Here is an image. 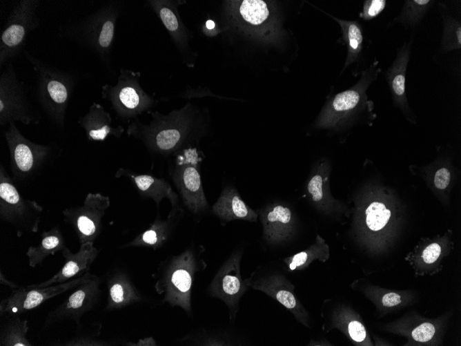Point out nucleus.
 Listing matches in <instances>:
<instances>
[{"label": "nucleus", "instance_id": "nucleus-36", "mask_svg": "<svg viewBox=\"0 0 461 346\" xmlns=\"http://www.w3.org/2000/svg\"><path fill=\"white\" fill-rule=\"evenodd\" d=\"M442 47L446 50L460 48L461 46V25L453 19H444V30Z\"/></svg>", "mask_w": 461, "mask_h": 346}, {"label": "nucleus", "instance_id": "nucleus-9", "mask_svg": "<svg viewBox=\"0 0 461 346\" xmlns=\"http://www.w3.org/2000/svg\"><path fill=\"white\" fill-rule=\"evenodd\" d=\"M195 153L179 157L169 168V175L185 208L194 215L204 213L208 209L202 182Z\"/></svg>", "mask_w": 461, "mask_h": 346}, {"label": "nucleus", "instance_id": "nucleus-41", "mask_svg": "<svg viewBox=\"0 0 461 346\" xmlns=\"http://www.w3.org/2000/svg\"><path fill=\"white\" fill-rule=\"evenodd\" d=\"M136 345H156V343L152 338H144L139 340Z\"/></svg>", "mask_w": 461, "mask_h": 346}, {"label": "nucleus", "instance_id": "nucleus-14", "mask_svg": "<svg viewBox=\"0 0 461 346\" xmlns=\"http://www.w3.org/2000/svg\"><path fill=\"white\" fill-rule=\"evenodd\" d=\"M92 276L89 272H86L75 279L46 287H28V286L17 287L12 290L8 298L1 301L0 314L1 316L3 315L19 316L40 306L52 298L76 288L90 279Z\"/></svg>", "mask_w": 461, "mask_h": 346}, {"label": "nucleus", "instance_id": "nucleus-23", "mask_svg": "<svg viewBox=\"0 0 461 346\" xmlns=\"http://www.w3.org/2000/svg\"><path fill=\"white\" fill-rule=\"evenodd\" d=\"M371 76V74L369 78L362 80L354 88L336 95L322 113L319 126H335L343 117L359 107L366 97L365 90L372 81Z\"/></svg>", "mask_w": 461, "mask_h": 346}, {"label": "nucleus", "instance_id": "nucleus-28", "mask_svg": "<svg viewBox=\"0 0 461 346\" xmlns=\"http://www.w3.org/2000/svg\"><path fill=\"white\" fill-rule=\"evenodd\" d=\"M103 97H108L118 113L132 116L148 107V99L133 84H124L118 89L103 87Z\"/></svg>", "mask_w": 461, "mask_h": 346}, {"label": "nucleus", "instance_id": "nucleus-30", "mask_svg": "<svg viewBox=\"0 0 461 346\" xmlns=\"http://www.w3.org/2000/svg\"><path fill=\"white\" fill-rule=\"evenodd\" d=\"M65 240L60 229L55 227L41 234V241L37 246H30L26 251L30 267L41 264L49 256L65 247Z\"/></svg>", "mask_w": 461, "mask_h": 346}, {"label": "nucleus", "instance_id": "nucleus-33", "mask_svg": "<svg viewBox=\"0 0 461 346\" xmlns=\"http://www.w3.org/2000/svg\"><path fill=\"white\" fill-rule=\"evenodd\" d=\"M349 47L347 63L354 60L362 48L363 35L358 23L354 21H339Z\"/></svg>", "mask_w": 461, "mask_h": 346}, {"label": "nucleus", "instance_id": "nucleus-38", "mask_svg": "<svg viewBox=\"0 0 461 346\" xmlns=\"http://www.w3.org/2000/svg\"><path fill=\"white\" fill-rule=\"evenodd\" d=\"M451 173L447 167L440 168L433 177V186L438 191L445 192L451 183Z\"/></svg>", "mask_w": 461, "mask_h": 346}, {"label": "nucleus", "instance_id": "nucleus-17", "mask_svg": "<svg viewBox=\"0 0 461 346\" xmlns=\"http://www.w3.org/2000/svg\"><path fill=\"white\" fill-rule=\"evenodd\" d=\"M322 329L328 333L332 329L340 331L356 346H373L370 334L360 314L352 307L336 302L322 312Z\"/></svg>", "mask_w": 461, "mask_h": 346}, {"label": "nucleus", "instance_id": "nucleus-3", "mask_svg": "<svg viewBox=\"0 0 461 346\" xmlns=\"http://www.w3.org/2000/svg\"><path fill=\"white\" fill-rule=\"evenodd\" d=\"M397 218L396 208L384 196L361 199L356 204L354 217L358 240L373 253L384 251L393 236Z\"/></svg>", "mask_w": 461, "mask_h": 346}, {"label": "nucleus", "instance_id": "nucleus-39", "mask_svg": "<svg viewBox=\"0 0 461 346\" xmlns=\"http://www.w3.org/2000/svg\"><path fill=\"white\" fill-rule=\"evenodd\" d=\"M160 18L164 26L169 30L174 31L178 28V21L174 13L168 8L159 10Z\"/></svg>", "mask_w": 461, "mask_h": 346}, {"label": "nucleus", "instance_id": "nucleus-5", "mask_svg": "<svg viewBox=\"0 0 461 346\" xmlns=\"http://www.w3.org/2000/svg\"><path fill=\"white\" fill-rule=\"evenodd\" d=\"M43 208L19 193L6 170L0 166V218L12 224L18 236L39 230Z\"/></svg>", "mask_w": 461, "mask_h": 346}, {"label": "nucleus", "instance_id": "nucleus-35", "mask_svg": "<svg viewBox=\"0 0 461 346\" xmlns=\"http://www.w3.org/2000/svg\"><path fill=\"white\" fill-rule=\"evenodd\" d=\"M431 1L413 0L405 3L399 19L406 25L416 24L429 10Z\"/></svg>", "mask_w": 461, "mask_h": 346}, {"label": "nucleus", "instance_id": "nucleus-15", "mask_svg": "<svg viewBox=\"0 0 461 346\" xmlns=\"http://www.w3.org/2000/svg\"><path fill=\"white\" fill-rule=\"evenodd\" d=\"M453 232L447 230L444 235L433 238H422L404 257L415 276H433L444 268V261L453 251Z\"/></svg>", "mask_w": 461, "mask_h": 346}, {"label": "nucleus", "instance_id": "nucleus-6", "mask_svg": "<svg viewBox=\"0 0 461 346\" xmlns=\"http://www.w3.org/2000/svg\"><path fill=\"white\" fill-rule=\"evenodd\" d=\"M39 0H21L10 11L0 37V66L23 50L28 35L39 26Z\"/></svg>", "mask_w": 461, "mask_h": 346}, {"label": "nucleus", "instance_id": "nucleus-32", "mask_svg": "<svg viewBox=\"0 0 461 346\" xmlns=\"http://www.w3.org/2000/svg\"><path fill=\"white\" fill-rule=\"evenodd\" d=\"M29 330L28 321L18 316H10L3 322L0 331L1 346H31L26 335Z\"/></svg>", "mask_w": 461, "mask_h": 346}, {"label": "nucleus", "instance_id": "nucleus-12", "mask_svg": "<svg viewBox=\"0 0 461 346\" xmlns=\"http://www.w3.org/2000/svg\"><path fill=\"white\" fill-rule=\"evenodd\" d=\"M243 251L237 249L222 265L208 288L209 296L222 300L227 306L230 320H234L239 309V302L248 289L240 270Z\"/></svg>", "mask_w": 461, "mask_h": 346}, {"label": "nucleus", "instance_id": "nucleus-21", "mask_svg": "<svg viewBox=\"0 0 461 346\" xmlns=\"http://www.w3.org/2000/svg\"><path fill=\"white\" fill-rule=\"evenodd\" d=\"M99 250L94 247L93 242H87L80 245L79 251L73 253L67 247L61 250L65 263L59 271L48 280L39 283L28 285V287H46L60 284L78 275L88 272L90 266L97 257Z\"/></svg>", "mask_w": 461, "mask_h": 346}, {"label": "nucleus", "instance_id": "nucleus-19", "mask_svg": "<svg viewBox=\"0 0 461 346\" xmlns=\"http://www.w3.org/2000/svg\"><path fill=\"white\" fill-rule=\"evenodd\" d=\"M329 163L323 161L313 169L306 184L308 197L320 212L333 217L349 216L350 209L341 201L335 199L330 191Z\"/></svg>", "mask_w": 461, "mask_h": 346}, {"label": "nucleus", "instance_id": "nucleus-26", "mask_svg": "<svg viewBox=\"0 0 461 346\" xmlns=\"http://www.w3.org/2000/svg\"><path fill=\"white\" fill-rule=\"evenodd\" d=\"M108 311L119 309L143 300V296L126 273L121 271L112 273L107 278Z\"/></svg>", "mask_w": 461, "mask_h": 346}, {"label": "nucleus", "instance_id": "nucleus-10", "mask_svg": "<svg viewBox=\"0 0 461 346\" xmlns=\"http://www.w3.org/2000/svg\"><path fill=\"white\" fill-rule=\"evenodd\" d=\"M60 36L75 41L102 56L112 42L115 22L104 11L99 10L71 24L61 28Z\"/></svg>", "mask_w": 461, "mask_h": 346}, {"label": "nucleus", "instance_id": "nucleus-1", "mask_svg": "<svg viewBox=\"0 0 461 346\" xmlns=\"http://www.w3.org/2000/svg\"><path fill=\"white\" fill-rule=\"evenodd\" d=\"M202 247L190 246L179 255L162 262L158 268V278L155 289L163 295L162 302L179 307L186 313L192 314L191 294L196 273L206 265L200 258Z\"/></svg>", "mask_w": 461, "mask_h": 346}, {"label": "nucleus", "instance_id": "nucleus-29", "mask_svg": "<svg viewBox=\"0 0 461 346\" xmlns=\"http://www.w3.org/2000/svg\"><path fill=\"white\" fill-rule=\"evenodd\" d=\"M410 48L409 44H406L400 48L397 57L386 73L387 81L394 101L403 110L407 108L405 82Z\"/></svg>", "mask_w": 461, "mask_h": 346}, {"label": "nucleus", "instance_id": "nucleus-40", "mask_svg": "<svg viewBox=\"0 0 461 346\" xmlns=\"http://www.w3.org/2000/svg\"><path fill=\"white\" fill-rule=\"evenodd\" d=\"M0 282L2 285L9 287L12 290L18 287L17 285L8 280L5 276H3L1 271L0 273Z\"/></svg>", "mask_w": 461, "mask_h": 346}, {"label": "nucleus", "instance_id": "nucleus-27", "mask_svg": "<svg viewBox=\"0 0 461 346\" xmlns=\"http://www.w3.org/2000/svg\"><path fill=\"white\" fill-rule=\"evenodd\" d=\"M78 124L84 129L86 138L90 142L104 141L112 135H121L123 128L111 126V118L104 107L97 103H93L87 113L77 120Z\"/></svg>", "mask_w": 461, "mask_h": 346}, {"label": "nucleus", "instance_id": "nucleus-20", "mask_svg": "<svg viewBox=\"0 0 461 346\" xmlns=\"http://www.w3.org/2000/svg\"><path fill=\"white\" fill-rule=\"evenodd\" d=\"M257 214L263 227V238L267 243L282 244L293 236L295 218L288 206L274 202L259 210Z\"/></svg>", "mask_w": 461, "mask_h": 346}, {"label": "nucleus", "instance_id": "nucleus-2", "mask_svg": "<svg viewBox=\"0 0 461 346\" xmlns=\"http://www.w3.org/2000/svg\"><path fill=\"white\" fill-rule=\"evenodd\" d=\"M27 61L35 72L37 97L54 124L64 128L68 102L76 84L75 77L24 51Z\"/></svg>", "mask_w": 461, "mask_h": 346}, {"label": "nucleus", "instance_id": "nucleus-24", "mask_svg": "<svg viewBox=\"0 0 461 346\" xmlns=\"http://www.w3.org/2000/svg\"><path fill=\"white\" fill-rule=\"evenodd\" d=\"M124 177L133 182L141 197L153 200L157 207L164 198L170 201L172 208L180 206L178 194L166 180L148 174H137L128 169L119 168L115 173V177Z\"/></svg>", "mask_w": 461, "mask_h": 346}, {"label": "nucleus", "instance_id": "nucleus-34", "mask_svg": "<svg viewBox=\"0 0 461 346\" xmlns=\"http://www.w3.org/2000/svg\"><path fill=\"white\" fill-rule=\"evenodd\" d=\"M239 11L245 21L254 25L264 22L269 15L267 5L261 0L243 1Z\"/></svg>", "mask_w": 461, "mask_h": 346}, {"label": "nucleus", "instance_id": "nucleus-25", "mask_svg": "<svg viewBox=\"0 0 461 346\" xmlns=\"http://www.w3.org/2000/svg\"><path fill=\"white\" fill-rule=\"evenodd\" d=\"M212 212L225 224L235 220L256 222L258 214L241 198L237 189L226 186L212 206Z\"/></svg>", "mask_w": 461, "mask_h": 346}, {"label": "nucleus", "instance_id": "nucleus-13", "mask_svg": "<svg viewBox=\"0 0 461 346\" xmlns=\"http://www.w3.org/2000/svg\"><path fill=\"white\" fill-rule=\"evenodd\" d=\"M109 197L89 193L82 205L62 211L63 220L75 231L80 244L93 242L102 230V219L110 206Z\"/></svg>", "mask_w": 461, "mask_h": 346}, {"label": "nucleus", "instance_id": "nucleus-4", "mask_svg": "<svg viewBox=\"0 0 461 346\" xmlns=\"http://www.w3.org/2000/svg\"><path fill=\"white\" fill-rule=\"evenodd\" d=\"M453 310L449 309L436 318H426L416 311H409L400 318L381 325L387 333L406 339L404 346L442 345L443 338Z\"/></svg>", "mask_w": 461, "mask_h": 346}, {"label": "nucleus", "instance_id": "nucleus-37", "mask_svg": "<svg viewBox=\"0 0 461 346\" xmlns=\"http://www.w3.org/2000/svg\"><path fill=\"white\" fill-rule=\"evenodd\" d=\"M385 6L386 1L384 0L365 1L361 17L366 20L373 19L384 9Z\"/></svg>", "mask_w": 461, "mask_h": 346}, {"label": "nucleus", "instance_id": "nucleus-11", "mask_svg": "<svg viewBox=\"0 0 461 346\" xmlns=\"http://www.w3.org/2000/svg\"><path fill=\"white\" fill-rule=\"evenodd\" d=\"M245 281L249 287L260 291L279 302L302 325L311 327L308 311L295 294V286L283 273L277 271L264 273L259 268Z\"/></svg>", "mask_w": 461, "mask_h": 346}, {"label": "nucleus", "instance_id": "nucleus-42", "mask_svg": "<svg viewBox=\"0 0 461 346\" xmlns=\"http://www.w3.org/2000/svg\"><path fill=\"white\" fill-rule=\"evenodd\" d=\"M206 28L213 29L215 28V23L212 20H208L206 23Z\"/></svg>", "mask_w": 461, "mask_h": 346}, {"label": "nucleus", "instance_id": "nucleus-18", "mask_svg": "<svg viewBox=\"0 0 461 346\" xmlns=\"http://www.w3.org/2000/svg\"><path fill=\"white\" fill-rule=\"evenodd\" d=\"M351 287L361 292L374 306L377 318L411 306L418 300V293L411 289L384 288L362 280H354Z\"/></svg>", "mask_w": 461, "mask_h": 346}, {"label": "nucleus", "instance_id": "nucleus-31", "mask_svg": "<svg viewBox=\"0 0 461 346\" xmlns=\"http://www.w3.org/2000/svg\"><path fill=\"white\" fill-rule=\"evenodd\" d=\"M330 258V248L324 238L317 235L315 242L307 249L284 258L289 271H301L307 268L315 260L325 262Z\"/></svg>", "mask_w": 461, "mask_h": 346}, {"label": "nucleus", "instance_id": "nucleus-16", "mask_svg": "<svg viewBox=\"0 0 461 346\" xmlns=\"http://www.w3.org/2000/svg\"><path fill=\"white\" fill-rule=\"evenodd\" d=\"M100 278L92 275L81 283L64 301L46 316L43 327L64 320H74L80 325V319L97 305L101 295Z\"/></svg>", "mask_w": 461, "mask_h": 346}, {"label": "nucleus", "instance_id": "nucleus-8", "mask_svg": "<svg viewBox=\"0 0 461 346\" xmlns=\"http://www.w3.org/2000/svg\"><path fill=\"white\" fill-rule=\"evenodd\" d=\"M3 135L8 148L12 176L16 181L25 180L37 173L53 153L51 146L36 144L24 137L15 122L8 124Z\"/></svg>", "mask_w": 461, "mask_h": 346}, {"label": "nucleus", "instance_id": "nucleus-22", "mask_svg": "<svg viewBox=\"0 0 461 346\" xmlns=\"http://www.w3.org/2000/svg\"><path fill=\"white\" fill-rule=\"evenodd\" d=\"M184 214V209L181 206L172 208L165 220L157 214L146 230L120 247H148L157 250L170 239Z\"/></svg>", "mask_w": 461, "mask_h": 346}, {"label": "nucleus", "instance_id": "nucleus-7", "mask_svg": "<svg viewBox=\"0 0 461 346\" xmlns=\"http://www.w3.org/2000/svg\"><path fill=\"white\" fill-rule=\"evenodd\" d=\"M39 112L29 100L26 85L17 77L15 68L9 64L0 75V124L20 122L37 124Z\"/></svg>", "mask_w": 461, "mask_h": 346}]
</instances>
